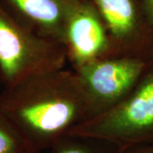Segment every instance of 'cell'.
<instances>
[{
    "mask_svg": "<svg viewBox=\"0 0 153 153\" xmlns=\"http://www.w3.org/2000/svg\"><path fill=\"white\" fill-rule=\"evenodd\" d=\"M82 1L0 0V6L31 32L65 45L68 21Z\"/></svg>",
    "mask_w": 153,
    "mask_h": 153,
    "instance_id": "cell-7",
    "label": "cell"
},
{
    "mask_svg": "<svg viewBox=\"0 0 153 153\" xmlns=\"http://www.w3.org/2000/svg\"><path fill=\"white\" fill-rule=\"evenodd\" d=\"M128 153H153V143L128 149Z\"/></svg>",
    "mask_w": 153,
    "mask_h": 153,
    "instance_id": "cell-10",
    "label": "cell"
},
{
    "mask_svg": "<svg viewBox=\"0 0 153 153\" xmlns=\"http://www.w3.org/2000/svg\"><path fill=\"white\" fill-rule=\"evenodd\" d=\"M148 18L153 25V0H141Z\"/></svg>",
    "mask_w": 153,
    "mask_h": 153,
    "instance_id": "cell-11",
    "label": "cell"
},
{
    "mask_svg": "<svg viewBox=\"0 0 153 153\" xmlns=\"http://www.w3.org/2000/svg\"><path fill=\"white\" fill-rule=\"evenodd\" d=\"M65 46L73 70L109 57V37L104 22L89 0H83L67 23Z\"/></svg>",
    "mask_w": 153,
    "mask_h": 153,
    "instance_id": "cell-6",
    "label": "cell"
},
{
    "mask_svg": "<svg viewBox=\"0 0 153 153\" xmlns=\"http://www.w3.org/2000/svg\"><path fill=\"white\" fill-rule=\"evenodd\" d=\"M150 60L127 56L105 57L74 70L86 91L94 117L114 107L125 98Z\"/></svg>",
    "mask_w": 153,
    "mask_h": 153,
    "instance_id": "cell-5",
    "label": "cell"
},
{
    "mask_svg": "<svg viewBox=\"0 0 153 153\" xmlns=\"http://www.w3.org/2000/svg\"><path fill=\"white\" fill-rule=\"evenodd\" d=\"M65 45L24 27L0 6V83L16 85L36 74L66 67Z\"/></svg>",
    "mask_w": 153,
    "mask_h": 153,
    "instance_id": "cell-3",
    "label": "cell"
},
{
    "mask_svg": "<svg viewBox=\"0 0 153 153\" xmlns=\"http://www.w3.org/2000/svg\"><path fill=\"white\" fill-rule=\"evenodd\" d=\"M52 153H128L116 144L94 137L66 134L51 147Z\"/></svg>",
    "mask_w": 153,
    "mask_h": 153,
    "instance_id": "cell-8",
    "label": "cell"
},
{
    "mask_svg": "<svg viewBox=\"0 0 153 153\" xmlns=\"http://www.w3.org/2000/svg\"><path fill=\"white\" fill-rule=\"evenodd\" d=\"M0 111L39 153L94 117L72 68L36 74L0 93Z\"/></svg>",
    "mask_w": 153,
    "mask_h": 153,
    "instance_id": "cell-1",
    "label": "cell"
},
{
    "mask_svg": "<svg viewBox=\"0 0 153 153\" xmlns=\"http://www.w3.org/2000/svg\"><path fill=\"white\" fill-rule=\"evenodd\" d=\"M67 134L98 138L124 150L153 143V59L121 102Z\"/></svg>",
    "mask_w": 153,
    "mask_h": 153,
    "instance_id": "cell-2",
    "label": "cell"
},
{
    "mask_svg": "<svg viewBox=\"0 0 153 153\" xmlns=\"http://www.w3.org/2000/svg\"><path fill=\"white\" fill-rule=\"evenodd\" d=\"M109 37V57L153 59V25L141 0H89Z\"/></svg>",
    "mask_w": 153,
    "mask_h": 153,
    "instance_id": "cell-4",
    "label": "cell"
},
{
    "mask_svg": "<svg viewBox=\"0 0 153 153\" xmlns=\"http://www.w3.org/2000/svg\"><path fill=\"white\" fill-rule=\"evenodd\" d=\"M0 153H38L1 111Z\"/></svg>",
    "mask_w": 153,
    "mask_h": 153,
    "instance_id": "cell-9",
    "label": "cell"
}]
</instances>
